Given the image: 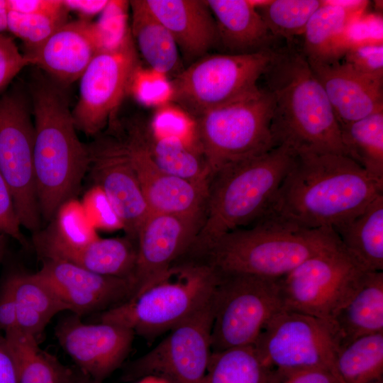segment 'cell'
Wrapping results in <instances>:
<instances>
[{
    "instance_id": "f546056e",
    "label": "cell",
    "mask_w": 383,
    "mask_h": 383,
    "mask_svg": "<svg viewBox=\"0 0 383 383\" xmlns=\"http://www.w3.org/2000/svg\"><path fill=\"white\" fill-rule=\"evenodd\" d=\"M16 362L18 383H68L73 371L41 350L34 336L17 328L4 334Z\"/></svg>"
},
{
    "instance_id": "9a60e30c",
    "label": "cell",
    "mask_w": 383,
    "mask_h": 383,
    "mask_svg": "<svg viewBox=\"0 0 383 383\" xmlns=\"http://www.w3.org/2000/svg\"><path fill=\"white\" fill-rule=\"evenodd\" d=\"M89 171L119 217L126 237L136 242L150 214L137 174L120 136L99 135L88 145Z\"/></svg>"
},
{
    "instance_id": "7dc6e473",
    "label": "cell",
    "mask_w": 383,
    "mask_h": 383,
    "mask_svg": "<svg viewBox=\"0 0 383 383\" xmlns=\"http://www.w3.org/2000/svg\"><path fill=\"white\" fill-rule=\"evenodd\" d=\"M0 383H18L16 360L5 335L0 333Z\"/></svg>"
},
{
    "instance_id": "e575fe53",
    "label": "cell",
    "mask_w": 383,
    "mask_h": 383,
    "mask_svg": "<svg viewBox=\"0 0 383 383\" xmlns=\"http://www.w3.org/2000/svg\"><path fill=\"white\" fill-rule=\"evenodd\" d=\"M321 4V0H275L255 6L274 37L292 41L303 35L309 20Z\"/></svg>"
},
{
    "instance_id": "cb8c5ba5",
    "label": "cell",
    "mask_w": 383,
    "mask_h": 383,
    "mask_svg": "<svg viewBox=\"0 0 383 383\" xmlns=\"http://www.w3.org/2000/svg\"><path fill=\"white\" fill-rule=\"evenodd\" d=\"M216 22L218 44L231 54H248L276 48L274 37L247 0L206 1Z\"/></svg>"
},
{
    "instance_id": "484cf974",
    "label": "cell",
    "mask_w": 383,
    "mask_h": 383,
    "mask_svg": "<svg viewBox=\"0 0 383 383\" xmlns=\"http://www.w3.org/2000/svg\"><path fill=\"white\" fill-rule=\"evenodd\" d=\"M343 249L364 271H383V194L333 228Z\"/></svg>"
},
{
    "instance_id": "b9f144b4",
    "label": "cell",
    "mask_w": 383,
    "mask_h": 383,
    "mask_svg": "<svg viewBox=\"0 0 383 383\" xmlns=\"http://www.w3.org/2000/svg\"><path fill=\"white\" fill-rule=\"evenodd\" d=\"M30 61L22 54L13 39L0 33V92L27 65Z\"/></svg>"
},
{
    "instance_id": "f6af8a7d",
    "label": "cell",
    "mask_w": 383,
    "mask_h": 383,
    "mask_svg": "<svg viewBox=\"0 0 383 383\" xmlns=\"http://www.w3.org/2000/svg\"><path fill=\"white\" fill-rule=\"evenodd\" d=\"M9 11L34 14L52 13L64 8L62 0H6Z\"/></svg>"
},
{
    "instance_id": "f907efd6",
    "label": "cell",
    "mask_w": 383,
    "mask_h": 383,
    "mask_svg": "<svg viewBox=\"0 0 383 383\" xmlns=\"http://www.w3.org/2000/svg\"><path fill=\"white\" fill-rule=\"evenodd\" d=\"M68 383H102V382L95 380L82 372L77 373L73 371L72 375Z\"/></svg>"
},
{
    "instance_id": "ab89813d",
    "label": "cell",
    "mask_w": 383,
    "mask_h": 383,
    "mask_svg": "<svg viewBox=\"0 0 383 383\" xmlns=\"http://www.w3.org/2000/svg\"><path fill=\"white\" fill-rule=\"evenodd\" d=\"M126 1H109L101 13L99 21L94 23L101 50L118 44L128 33L126 28L125 5Z\"/></svg>"
},
{
    "instance_id": "ba28073f",
    "label": "cell",
    "mask_w": 383,
    "mask_h": 383,
    "mask_svg": "<svg viewBox=\"0 0 383 383\" xmlns=\"http://www.w3.org/2000/svg\"><path fill=\"white\" fill-rule=\"evenodd\" d=\"M216 274L212 297V352L252 345L267 323L285 309L279 278Z\"/></svg>"
},
{
    "instance_id": "8992f818",
    "label": "cell",
    "mask_w": 383,
    "mask_h": 383,
    "mask_svg": "<svg viewBox=\"0 0 383 383\" xmlns=\"http://www.w3.org/2000/svg\"><path fill=\"white\" fill-rule=\"evenodd\" d=\"M216 282L217 274L209 267L175 262L162 279L102 313L100 321L118 324L153 339L207 304Z\"/></svg>"
},
{
    "instance_id": "8fae6325",
    "label": "cell",
    "mask_w": 383,
    "mask_h": 383,
    "mask_svg": "<svg viewBox=\"0 0 383 383\" xmlns=\"http://www.w3.org/2000/svg\"><path fill=\"white\" fill-rule=\"evenodd\" d=\"M252 346L271 370L325 369L338 376L333 328L316 317L284 309L267 323Z\"/></svg>"
},
{
    "instance_id": "d4e9b609",
    "label": "cell",
    "mask_w": 383,
    "mask_h": 383,
    "mask_svg": "<svg viewBox=\"0 0 383 383\" xmlns=\"http://www.w3.org/2000/svg\"><path fill=\"white\" fill-rule=\"evenodd\" d=\"M338 350L362 336L383 333V271L366 272L331 323Z\"/></svg>"
},
{
    "instance_id": "30bf717a",
    "label": "cell",
    "mask_w": 383,
    "mask_h": 383,
    "mask_svg": "<svg viewBox=\"0 0 383 383\" xmlns=\"http://www.w3.org/2000/svg\"><path fill=\"white\" fill-rule=\"evenodd\" d=\"M365 272L343 246L311 257L279 278L284 308L331 324L355 294Z\"/></svg>"
},
{
    "instance_id": "3957f363",
    "label": "cell",
    "mask_w": 383,
    "mask_h": 383,
    "mask_svg": "<svg viewBox=\"0 0 383 383\" xmlns=\"http://www.w3.org/2000/svg\"><path fill=\"white\" fill-rule=\"evenodd\" d=\"M341 246L331 228L309 229L262 219L190 246L179 260L205 265L218 274L280 278L309 258Z\"/></svg>"
},
{
    "instance_id": "44dd1931",
    "label": "cell",
    "mask_w": 383,
    "mask_h": 383,
    "mask_svg": "<svg viewBox=\"0 0 383 383\" xmlns=\"http://www.w3.org/2000/svg\"><path fill=\"white\" fill-rule=\"evenodd\" d=\"M309 63L340 128L383 110V79L358 73L340 61Z\"/></svg>"
},
{
    "instance_id": "bcb514c9",
    "label": "cell",
    "mask_w": 383,
    "mask_h": 383,
    "mask_svg": "<svg viewBox=\"0 0 383 383\" xmlns=\"http://www.w3.org/2000/svg\"><path fill=\"white\" fill-rule=\"evenodd\" d=\"M17 328L16 306L13 297L4 282L0 288V331L4 333Z\"/></svg>"
},
{
    "instance_id": "836d02e7",
    "label": "cell",
    "mask_w": 383,
    "mask_h": 383,
    "mask_svg": "<svg viewBox=\"0 0 383 383\" xmlns=\"http://www.w3.org/2000/svg\"><path fill=\"white\" fill-rule=\"evenodd\" d=\"M50 224L35 232L33 238L69 247L85 245L99 238L80 201L67 200L56 211Z\"/></svg>"
},
{
    "instance_id": "f35d334b",
    "label": "cell",
    "mask_w": 383,
    "mask_h": 383,
    "mask_svg": "<svg viewBox=\"0 0 383 383\" xmlns=\"http://www.w3.org/2000/svg\"><path fill=\"white\" fill-rule=\"evenodd\" d=\"M89 220L96 229H123L122 223L104 191L93 185L80 201Z\"/></svg>"
},
{
    "instance_id": "7402d4cb",
    "label": "cell",
    "mask_w": 383,
    "mask_h": 383,
    "mask_svg": "<svg viewBox=\"0 0 383 383\" xmlns=\"http://www.w3.org/2000/svg\"><path fill=\"white\" fill-rule=\"evenodd\" d=\"M143 1L171 33L187 60L194 62L218 45L216 22L206 1Z\"/></svg>"
},
{
    "instance_id": "9c48e42d",
    "label": "cell",
    "mask_w": 383,
    "mask_h": 383,
    "mask_svg": "<svg viewBox=\"0 0 383 383\" xmlns=\"http://www.w3.org/2000/svg\"><path fill=\"white\" fill-rule=\"evenodd\" d=\"M274 49L248 54L206 55L176 76L172 82V100L195 118L255 92Z\"/></svg>"
},
{
    "instance_id": "e0dca14e",
    "label": "cell",
    "mask_w": 383,
    "mask_h": 383,
    "mask_svg": "<svg viewBox=\"0 0 383 383\" xmlns=\"http://www.w3.org/2000/svg\"><path fill=\"white\" fill-rule=\"evenodd\" d=\"M79 317L74 314L62 319L55 327V335L82 373L102 382L121 366L135 333L113 323H86Z\"/></svg>"
},
{
    "instance_id": "60d3db41",
    "label": "cell",
    "mask_w": 383,
    "mask_h": 383,
    "mask_svg": "<svg viewBox=\"0 0 383 383\" xmlns=\"http://www.w3.org/2000/svg\"><path fill=\"white\" fill-rule=\"evenodd\" d=\"M342 62L358 73L383 79V43L365 44L348 49Z\"/></svg>"
},
{
    "instance_id": "ac0fdd59",
    "label": "cell",
    "mask_w": 383,
    "mask_h": 383,
    "mask_svg": "<svg viewBox=\"0 0 383 383\" xmlns=\"http://www.w3.org/2000/svg\"><path fill=\"white\" fill-rule=\"evenodd\" d=\"M202 222L199 217L150 213L136 240L133 296L167 274L189 248Z\"/></svg>"
},
{
    "instance_id": "7a4b0ae2",
    "label": "cell",
    "mask_w": 383,
    "mask_h": 383,
    "mask_svg": "<svg viewBox=\"0 0 383 383\" xmlns=\"http://www.w3.org/2000/svg\"><path fill=\"white\" fill-rule=\"evenodd\" d=\"M262 77L273 99L270 130L275 146L296 155H345L340 125L301 45L294 40L276 48Z\"/></svg>"
},
{
    "instance_id": "1f68e13d",
    "label": "cell",
    "mask_w": 383,
    "mask_h": 383,
    "mask_svg": "<svg viewBox=\"0 0 383 383\" xmlns=\"http://www.w3.org/2000/svg\"><path fill=\"white\" fill-rule=\"evenodd\" d=\"M335 369L343 383H382L383 333L360 337L340 348Z\"/></svg>"
},
{
    "instance_id": "d590c367",
    "label": "cell",
    "mask_w": 383,
    "mask_h": 383,
    "mask_svg": "<svg viewBox=\"0 0 383 383\" xmlns=\"http://www.w3.org/2000/svg\"><path fill=\"white\" fill-rule=\"evenodd\" d=\"M4 282L16 304L35 311L49 321L57 313L67 311L65 305L36 272H15L9 275Z\"/></svg>"
},
{
    "instance_id": "83f0119b",
    "label": "cell",
    "mask_w": 383,
    "mask_h": 383,
    "mask_svg": "<svg viewBox=\"0 0 383 383\" xmlns=\"http://www.w3.org/2000/svg\"><path fill=\"white\" fill-rule=\"evenodd\" d=\"M131 33L141 55L154 70L169 74L178 67L177 45L166 27L145 6L143 0L130 1Z\"/></svg>"
},
{
    "instance_id": "277c9868",
    "label": "cell",
    "mask_w": 383,
    "mask_h": 383,
    "mask_svg": "<svg viewBox=\"0 0 383 383\" xmlns=\"http://www.w3.org/2000/svg\"><path fill=\"white\" fill-rule=\"evenodd\" d=\"M30 95L36 194L41 217L50 221L62 203L77 198L88 172L89 148L77 134L67 100L57 84L37 79Z\"/></svg>"
},
{
    "instance_id": "6da1fadb",
    "label": "cell",
    "mask_w": 383,
    "mask_h": 383,
    "mask_svg": "<svg viewBox=\"0 0 383 383\" xmlns=\"http://www.w3.org/2000/svg\"><path fill=\"white\" fill-rule=\"evenodd\" d=\"M382 194L383 183L345 155L297 154L259 220L309 229L333 228Z\"/></svg>"
},
{
    "instance_id": "ee69618b",
    "label": "cell",
    "mask_w": 383,
    "mask_h": 383,
    "mask_svg": "<svg viewBox=\"0 0 383 383\" xmlns=\"http://www.w3.org/2000/svg\"><path fill=\"white\" fill-rule=\"evenodd\" d=\"M271 383H343L333 372L325 369L272 370Z\"/></svg>"
},
{
    "instance_id": "7bdbcfd3",
    "label": "cell",
    "mask_w": 383,
    "mask_h": 383,
    "mask_svg": "<svg viewBox=\"0 0 383 383\" xmlns=\"http://www.w3.org/2000/svg\"><path fill=\"white\" fill-rule=\"evenodd\" d=\"M21 226L11 191L0 172V234L11 237L25 245L26 241Z\"/></svg>"
},
{
    "instance_id": "4fadbf2b",
    "label": "cell",
    "mask_w": 383,
    "mask_h": 383,
    "mask_svg": "<svg viewBox=\"0 0 383 383\" xmlns=\"http://www.w3.org/2000/svg\"><path fill=\"white\" fill-rule=\"evenodd\" d=\"M28 105L17 91L0 96V172L21 226L36 232L41 216L33 167L35 128Z\"/></svg>"
},
{
    "instance_id": "816d5d0a",
    "label": "cell",
    "mask_w": 383,
    "mask_h": 383,
    "mask_svg": "<svg viewBox=\"0 0 383 383\" xmlns=\"http://www.w3.org/2000/svg\"><path fill=\"white\" fill-rule=\"evenodd\" d=\"M7 238L8 236L0 234V262L4 255L6 248V244H7Z\"/></svg>"
},
{
    "instance_id": "5bb4252c",
    "label": "cell",
    "mask_w": 383,
    "mask_h": 383,
    "mask_svg": "<svg viewBox=\"0 0 383 383\" xmlns=\"http://www.w3.org/2000/svg\"><path fill=\"white\" fill-rule=\"evenodd\" d=\"M213 318L211 298L172 328L155 347L132 362L126 370L125 379L156 377L166 383H200L212 353Z\"/></svg>"
},
{
    "instance_id": "d6a6232c",
    "label": "cell",
    "mask_w": 383,
    "mask_h": 383,
    "mask_svg": "<svg viewBox=\"0 0 383 383\" xmlns=\"http://www.w3.org/2000/svg\"><path fill=\"white\" fill-rule=\"evenodd\" d=\"M272 376V370L248 345L212 352L200 383H271Z\"/></svg>"
},
{
    "instance_id": "4dcf8cb0",
    "label": "cell",
    "mask_w": 383,
    "mask_h": 383,
    "mask_svg": "<svg viewBox=\"0 0 383 383\" xmlns=\"http://www.w3.org/2000/svg\"><path fill=\"white\" fill-rule=\"evenodd\" d=\"M340 129L345 155L383 183V110Z\"/></svg>"
},
{
    "instance_id": "74e56055",
    "label": "cell",
    "mask_w": 383,
    "mask_h": 383,
    "mask_svg": "<svg viewBox=\"0 0 383 383\" xmlns=\"http://www.w3.org/2000/svg\"><path fill=\"white\" fill-rule=\"evenodd\" d=\"M372 43H383L382 15L365 11L353 18L345 28L341 41L343 55L351 48Z\"/></svg>"
},
{
    "instance_id": "d6986e66",
    "label": "cell",
    "mask_w": 383,
    "mask_h": 383,
    "mask_svg": "<svg viewBox=\"0 0 383 383\" xmlns=\"http://www.w3.org/2000/svg\"><path fill=\"white\" fill-rule=\"evenodd\" d=\"M36 273L67 311L79 316L108 310L134 294V285L129 279L97 274L65 261L43 260V266Z\"/></svg>"
},
{
    "instance_id": "5b68a950",
    "label": "cell",
    "mask_w": 383,
    "mask_h": 383,
    "mask_svg": "<svg viewBox=\"0 0 383 383\" xmlns=\"http://www.w3.org/2000/svg\"><path fill=\"white\" fill-rule=\"evenodd\" d=\"M285 146L228 165L212 174L204 219L190 246L250 226L268 209L296 156Z\"/></svg>"
},
{
    "instance_id": "4316f807",
    "label": "cell",
    "mask_w": 383,
    "mask_h": 383,
    "mask_svg": "<svg viewBox=\"0 0 383 383\" xmlns=\"http://www.w3.org/2000/svg\"><path fill=\"white\" fill-rule=\"evenodd\" d=\"M321 3L306 26L301 48L309 62L340 61L345 28L353 18L366 11L369 4L343 6L332 0Z\"/></svg>"
},
{
    "instance_id": "681fc988",
    "label": "cell",
    "mask_w": 383,
    "mask_h": 383,
    "mask_svg": "<svg viewBox=\"0 0 383 383\" xmlns=\"http://www.w3.org/2000/svg\"><path fill=\"white\" fill-rule=\"evenodd\" d=\"M8 8L6 0H0V33L7 30Z\"/></svg>"
},
{
    "instance_id": "8d00e7d4",
    "label": "cell",
    "mask_w": 383,
    "mask_h": 383,
    "mask_svg": "<svg viewBox=\"0 0 383 383\" xmlns=\"http://www.w3.org/2000/svg\"><path fill=\"white\" fill-rule=\"evenodd\" d=\"M68 13L65 6L60 11L45 13L28 14L8 10L7 30L20 38L29 51L40 45L67 23Z\"/></svg>"
},
{
    "instance_id": "7c38bea8",
    "label": "cell",
    "mask_w": 383,
    "mask_h": 383,
    "mask_svg": "<svg viewBox=\"0 0 383 383\" xmlns=\"http://www.w3.org/2000/svg\"><path fill=\"white\" fill-rule=\"evenodd\" d=\"M137 50L129 29L116 46L100 50L79 78V96L72 111L77 129L97 135L115 117L138 68Z\"/></svg>"
},
{
    "instance_id": "c3c4849f",
    "label": "cell",
    "mask_w": 383,
    "mask_h": 383,
    "mask_svg": "<svg viewBox=\"0 0 383 383\" xmlns=\"http://www.w3.org/2000/svg\"><path fill=\"white\" fill-rule=\"evenodd\" d=\"M63 5L70 11L79 14L81 19L88 20L101 13L107 6L108 0H62Z\"/></svg>"
},
{
    "instance_id": "f1b7e54d",
    "label": "cell",
    "mask_w": 383,
    "mask_h": 383,
    "mask_svg": "<svg viewBox=\"0 0 383 383\" xmlns=\"http://www.w3.org/2000/svg\"><path fill=\"white\" fill-rule=\"evenodd\" d=\"M144 129L150 155L161 170L206 190L210 172L200 151L176 134L157 135Z\"/></svg>"
},
{
    "instance_id": "603a6c76",
    "label": "cell",
    "mask_w": 383,
    "mask_h": 383,
    "mask_svg": "<svg viewBox=\"0 0 383 383\" xmlns=\"http://www.w3.org/2000/svg\"><path fill=\"white\" fill-rule=\"evenodd\" d=\"M128 237H99L82 246L69 247L33 238L38 255L43 260L72 263L97 274L129 279L133 281L137 243Z\"/></svg>"
},
{
    "instance_id": "52a82bcc",
    "label": "cell",
    "mask_w": 383,
    "mask_h": 383,
    "mask_svg": "<svg viewBox=\"0 0 383 383\" xmlns=\"http://www.w3.org/2000/svg\"><path fill=\"white\" fill-rule=\"evenodd\" d=\"M272 110V96L260 88L194 118V135L210 177L228 165L276 147L270 130Z\"/></svg>"
},
{
    "instance_id": "2e32d148",
    "label": "cell",
    "mask_w": 383,
    "mask_h": 383,
    "mask_svg": "<svg viewBox=\"0 0 383 383\" xmlns=\"http://www.w3.org/2000/svg\"><path fill=\"white\" fill-rule=\"evenodd\" d=\"M120 136L137 174L150 213L204 219L206 190L161 170L154 162L140 124L127 126Z\"/></svg>"
},
{
    "instance_id": "ffe728a7",
    "label": "cell",
    "mask_w": 383,
    "mask_h": 383,
    "mask_svg": "<svg viewBox=\"0 0 383 383\" xmlns=\"http://www.w3.org/2000/svg\"><path fill=\"white\" fill-rule=\"evenodd\" d=\"M100 50L94 23L80 18L65 23L26 55L31 65L39 67L52 81L67 85L79 79Z\"/></svg>"
}]
</instances>
